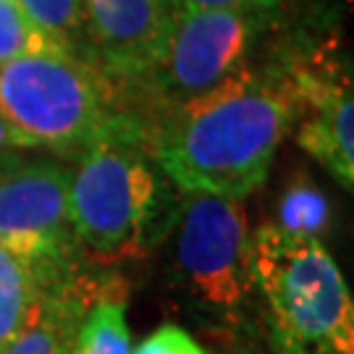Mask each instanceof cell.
<instances>
[{"label": "cell", "mask_w": 354, "mask_h": 354, "mask_svg": "<svg viewBox=\"0 0 354 354\" xmlns=\"http://www.w3.org/2000/svg\"><path fill=\"white\" fill-rule=\"evenodd\" d=\"M297 115L294 89L276 66H244L158 118L145 134V152L184 192L241 200L268 178Z\"/></svg>", "instance_id": "cell-1"}, {"label": "cell", "mask_w": 354, "mask_h": 354, "mask_svg": "<svg viewBox=\"0 0 354 354\" xmlns=\"http://www.w3.org/2000/svg\"><path fill=\"white\" fill-rule=\"evenodd\" d=\"M171 19V0H84L92 61L115 84L131 87L155 66Z\"/></svg>", "instance_id": "cell-8"}, {"label": "cell", "mask_w": 354, "mask_h": 354, "mask_svg": "<svg viewBox=\"0 0 354 354\" xmlns=\"http://www.w3.org/2000/svg\"><path fill=\"white\" fill-rule=\"evenodd\" d=\"M250 263L279 354H354L352 291L320 239L260 226L250 236Z\"/></svg>", "instance_id": "cell-3"}, {"label": "cell", "mask_w": 354, "mask_h": 354, "mask_svg": "<svg viewBox=\"0 0 354 354\" xmlns=\"http://www.w3.org/2000/svg\"><path fill=\"white\" fill-rule=\"evenodd\" d=\"M71 354H131L127 323V289L108 283L76 326Z\"/></svg>", "instance_id": "cell-11"}, {"label": "cell", "mask_w": 354, "mask_h": 354, "mask_svg": "<svg viewBox=\"0 0 354 354\" xmlns=\"http://www.w3.org/2000/svg\"><path fill=\"white\" fill-rule=\"evenodd\" d=\"M76 247L102 263L145 252L163 210V184L140 142H100L79 155L68 181Z\"/></svg>", "instance_id": "cell-4"}, {"label": "cell", "mask_w": 354, "mask_h": 354, "mask_svg": "<svg viewBox=\"0 0 354 354\" xmlns=\"http://www.w3.org/2000/svg\"><path fill=\"white\" fill-rule=\"evenodd\" d=\"M174 11L187 8H241V11H273L281 0H171Z\"/></svg>", "instance_id": "cell-16"}, {"label": "cell", "mask_w": 354, "mask_h": 354, "mask_svg": "<svg viewBox=\"0 0 354 354\" xmlns=\"http://www.w3.org/2000/svg\"><path fill=\"white\" fill-rule=\"evenodd\" d=\"M64 50L29 21L16 0H0V66L35 53ZM68 53V50H66Z\"/></svg>", "instance_id": "cell-14"}, {"label": "cell", "mask_w": 354, "mask_h": 354, "mask_svg": "<svg viewBox=\"0 0 354 354\" xmlns=\"http://www.w3.org/2000/svg\"><path fill=\"white\" fill-rule=\"evenodd\" d=\"M16 163H19V160H16L13 155H8V150H0V181H3V176H6Z\"/></svg>", "instance_id": "cell-18"}, {"label": "cell", "mask_w": 354, "mask_h": 354, "mask_svg": "<svg viewBox=\"0 0 354 354\" xmlns=\"http://www.w3.org/2000/svg\"><path fill=\"white\" fill-rule=\"evenodd\" d=\"M0 115L26 147L76 155L111 140L145 147V127L121 111L115 82L76 53H35L0 66Z\"/></svg>", "instance_id": "cell-2"}, {"label": "cell", "mask_w": 354, "mask_h": 354, "mask_svg": "<svg viewBox=\"0 0 354 354\" xmlns=\"http://www.w3.org/2000/svg\"><path fill=\"white\" fill-rule=\"evenodd\" d=\"M131 354H210L203 344L181 326L165 323L158 330H152L147 339H142L140 346Z\"/></svg>", "instance_id": "cell-15"}, {"label": "cell", "mask_w": 354, "mask_h": 354, "mask_svg": "<svg viewBox=\"0 0 354 354\" xmlns=\"http://www.w3.org/2000/svg\"><path fill=\"white\" fill-rule=\"evenodd\" d=\"M174 279L197 310L234 323L254 291L241 200L187 192L174 215Z\"/></svg>", "instance_id": "cell-5"}, {"label": "cell", "mask_w": 354, "mask_h": 354, "mask_svg": "<svg viewBox=\"0 0 354 354\" xmlns=\"http://www.w3.org/2000/svg\"><path fill=\"white\" fill-rule=\"evenodd\" d=\"M16 3L29 16V21L42 35H48L58 48L82 55L79 48L87 39L84 0H16Z\"/></svg>", "instance_id": "cell-13"}, {"label": "cell", "mask_w": 354, "mask_h": 354, "mask_svg": "<svg viewBox=\"0 0 354 354\" xmlns=\"http://www.w3.org/2000/svg\"><path fill=\"white\" fill-rule=\"evenodd\" d=\"M266 16L268 11L241 8L174 11L158 61L131 87H140L147 108L163 118L241 71Z\"/></svg>", "instance_id": "cell-6"}, {"label": "cell", "mask_w": 354, "mask_h": 354, "mask_svg": "<svg viewBox=\"0 0 354 354\" xmlns=\"http://www.w3.org/2000/svg\"><path fill=\"white\" fill-rule=\"evenodd\" d=\"M276 226L299 239H320L330 226L328 197L317 189L310 178L291 181L279 203V223Z\"/></svg>", "instance_id": "cell-12"}, {"label": "cell", "mask_w": 354, "mask_h": 354, "mask_svg": "<svg viewBox=\"0 0 354 354\" xmlns=\"http://www.w3.org/2000/svg\"><path fill=\"white\" fill-rule=\"evenodd\" d=\"M8 147H26L24 140L13 131V127L0 115V150H8Z\"/></svg>", "instance_id": "cell-17"}, {"label": "cell", "mask_w": 354, "mask_h": 354, "mask_svg": "<svg viewBox=\"0 0 354 354\" xmlns=\"http://www.w3.org/2000/svg\"><path fill=\"white\" fill-rule=\"evenodd\" d=\"M228 354H263V352H260V349H252V344L234 342L228 346Z\"/></svg>", "instance_id": "cell-19"}, {"label": "cell", "mask_w": 354, "mask_h": 354, "mask_svg": "<svg viewBox=\"0 0 354 354\" xmlns=\"http://www.w3.org/2000/svg\"><path fill=\"white\" fill-rule=\"evenodd\" d=\"M68 181L58 163L13 165L0 181V244L35 266H76Z\"/></svg>", "instance_id": "cell-7"}, {"label": "cell", "mask_w": 354, "mask_h": 354, "mask_svg": "<svg viewBox=\"0 0 354 354\" xmlns=\"http://www.w3.org/2000/svg\"><path fill=\"white\" fill-rule=\"evenodd\" d=\"M71 268H42L16 254L6 244H0V349L13 342V336L26 326L35 313L42 289L74 273Z\"/></svg>", "instance_id": "cell-10"}, {"label": "cell", "mask_w": 354, "mask_h": 354, "mask_svg": "<svg viewBox=\"0 0 354 354\" xmlns=\"http://www.w3.org/2000/svg\"><path fill=\"white\" fill-rule=\"evenodd\" d=\"M105 286L108 283L95 286L92 281H84L76 270L50 281L39 294L26 326L0 354H71L76 326Z\"/></svg>", "instance_id": "cell-9"}]
</instances>
